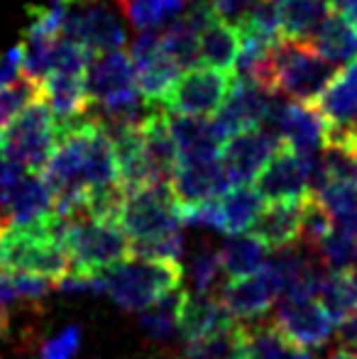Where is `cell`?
<instances>
[{
	"mask_svg": "<svg viewBox=\"0 0 357 359\" xmlns=\"http://www.w3.org/2000/svg\"><path fill=\"white\" fill-rule=\"evenodd\" d=\"M10 279H13V286L18 291L20 301H42L52 293L54 288V279L42 274H34V271H10Z\"/></svg>",
	"mask_w": 357,
	"mask_h": 359,
	"instance_id": "cell-37",
	"label": "cell"
},
{
	"mask_svg": "<svg viewBox=\"0 0 357 359\" xmlns=\"http://www.w3.org/2000/svg\"><path fill=\"white\" fill-rule=\"evenodd\" d=\"M245 359H291L299 347L276 327L274 320H252L243 325Z\"/></svg>",
	"mask_w": 357,
	"mask_h": 359,
	"instance_id": "cell-27",
	"label": "cell"
},
{
	"mask_svg": "<svg viewBox=\"0 0 357 359\" xmlns=\"http://www.w3.org/2000/svg\"><path fill=\"white\" fill-rule=\"evenodd\" d=\"M281 18V34L291 42H309L333 8L328 0H274Z\"/></svg>",
	"mask_w": 357,
	"mask_h": 359,
	"instance_id": "cell-22",
	"label": "cell"
},
{
	"mask_svg": "<svg viewBox=\"0 0 357 359\" xmlns=\"http://www.w3.org/2000/svg\"><path fill=\"white\" fill-rule=\"evenodd\" d=\"M269 259V250L252 235H230L228 242L220 247V262H223V274L228 279H245L264 269Z\"/></svg>",
	"mask_w": 357,
	"mask_h": 359,
	"instance_id": "cell-21",
	"label": "cell"
},
{
	"mask_svg": "<svg viewBox=\"0 0 357 359\" xmlns=\"http://www.w3.org/2000/svg\"><path fill=\"white\" fill-rule=\"evenodd\" d=\"M149 359H172V357H149Z\"/></svg>",
	"mask_w": 357,
	"mask_h": 359,
	"instance_id": "cell-50",
	"label": "cell"
},
{
	"mask_svg": "<svg viewBox=\"0 0 357 359\" xmlns=\"http://www.w3.org/2000/svg\"><path fill=\"white\" fill-rule=\"evenodd\" d=\"M257 3L260 0H210V8H213L215 18H218L220 22L240 27Z\"/></svg>",
	"mask_w": 357,
	"mask_h": 359,
	"instance_id": "cell-38",
	"label": "cell"
},
{
	"mask_svg": "<svg viewBox=\"0 0 357 359\" xmlns=\"http://www.w3.org/2000/svg\"><path fill=\"white\" fill-rule=\"evenodd\" d=\"M316 255L323 262V266L335 271H350L353 262L357 259V240L343 230H330L328 235L321 240V245L316 247Z\"/></svg>",
	"mask_w": 357,
	"mask_h": 359,
	"instance_id": "cell-33",
	"label": "cell"
},
{
	"mask_svg": "<svg viewBox=\"0 0 357 359\" xmlns=\"http://www.w3.org/2000/svg\"><path fill=\"white\" fill-rule=\"evenodd\" d=\"M22 59H25V47L22 42L15 44L13 49L0 54V88L15 83L22 76Z\"/></svg>",
	"mask_w": 357,
	"mask_h": 359,
	"instance_id": "cell-39",
	"label": "cell"
},
{
	"mask_svg": "<svg viewBox=\"0 0 357 359\" xmlns=\"http://www.w3.org/2000/svg\"><path fill=\"white\" fill-rule=\"evenodd\" d=\"M338 64L316 54L306 42L281 39L269 52L271 90L299 103H314L338 74Z\"/></svg>",
	"mask_w": 357,
	"mask_h": 359,
	"instance_id": "cell-2",
	"label": "cell"
},
{
	"mask_svg": "<svg viewBox=\"0 0 357 359\" xmlns=\"http://www.w3.org/2000/svg\"><path fill=\"white\" fill-rule=\"evenodd\" d=\"M130 57H133L135 81H137L142 98L162 105V100L167 98V93L184 72L162 47V29H142L133 42Z\"/></svg>",
	"mask_w": 357,
	"mask_h": 359,
	"instance_id": "cell-8",
	"label": "cell"
},
{
	"mask_svg": "<svg viewBox=\"0 0 357 359\" xmlns=\"http://www.w3.org/2000/svg\"><path fill=\"white\" fill-rule=\"evenodd\" d=\"M0 156H3V140H0Z\"/></svg>",
	"mask_w": 357,
	"mask_h": 359,
	"instance_id": "cell-49",
	"label": "cell"
},
{
	"mask_svg": "<svg viewBox=\"0 0 357 359\" xmlns=\"http://www.w3.org/2000/svg\"><path fill=\"white\" fill-rule=\"evenodd\" d=\"M184 269L179 262L172 259H142V257H128L120 264L95 274L98 293L110 296L125 311H144L147 306L157 303L167 293L181 288Z\"/></svg>",
	"mask_w": 357,
	"mask_h": 359,
	"instance_id": "cell-1",
	"label": "cell"
},
{
	"mask_svg": "<svg viewBox=\"0 0 357 359\" xmlns=\"http://www.w3.org/2000/svg\"><path fill=\"white\" fill-rule=\"evenodd\" d=\"M184 293V288H179V291L167 293L157 303L140 311V327L147 332L149 340L169 342L179 332V306Z\"/></svg>",
	"mask_w": 357,
	"mask_h": 359,
	"instance_id": "cell-29",
	"label": "cell"
},
{
	"mask_svg": "<svg viewBox=\"0 0 357 359\" xmlns=\"http://www.w3.org/2000/svg\"><path fill=\"white\" fill-rule=\"evenodd\" d=\"M291 359H316V357L311 355L309 350H296V352H294V357H291Z\"/></svg>",
	"mask_w": 357,
	"mask_h": 359,
	"instance_id": "cell-46",
	"label": "cell"
},
{
	"mask_svg": "<svg viewBox=\"0 0 357 359\" xmlns=\"http://www.w3.org/2000/svg\"><path fill=\"white\" fill-rule=\"evenodd\" d=\"M39 95V83L29 79H18L15 83L0 88V130H5L34 98Z\"/></svg>",
	"mask_w": 357,
	"mask_h": 359,
	"instance_id": "cell-34",
	"label": "cell"
},
{
	"mask_svg": "<svg viewBox=\"0 0 357 359\" xmlns=\"http://www.w3.org/2000/svg\"><path fill=\"white\" fill-rule=\"evenodd\" d=\"M54 210V196L39 174H25L0 194V220L8 225H29Z\"/></svg>",
	"mask_w": 357,
	"mask_h": 359,
	"instance_id": "cell-15",
	"label": "cell"
},
{
	"mask_svg": "<svg viewBox=\"0 0 357 359\" xmlns=\"http://www.w3.org/2000/svg\"><path fill=\"white\" fill-rule=\"evenodd\" d=\"M118 225L130 240V245L152 242L159 237L181 232L177 217V201L167 181L142 186L125 194L123 208L118 213Z\"/></svg>",
	"mask_w": 357,
	"mask_h": 359,
	"instance_id": "cell-4",
	"label": "cell"
},
{
	"mask_svg": "<svg viewBox=\"0 0 357 359\" xmlns=\"http://www.w3.org/2000/svg\"><path fill=\"white\" fill-rule=\"evenodd\" d=\"M230 86H233V72H218L210 67L189 69L172 86L167 98L162 100V108L167 113L206 118L223 105L230 93Z\"/></svg>",
	"mask_w": 357,
	"mask_h": 359,
	"instance_id": "cell-6",
	"label": "cell"
},
{
	"mask_svg": "<svg viewBox=\"0 0 357 359\" xmlns=\"http://www.w3.org/2000/svg\"><path fill=\"white\" fill-rule=\"evenodd\" d=\"M201 67L218 69V72H233L235 59L240 52V32L218 18L201 32Z\"/></svg>",
	"mask_w": 357,
	"mask_h": 359,
	"instance_id": "cell-26",
	"label": "cell"
},
{
	"mask_svg": "<svg viewBox=\"0 0 357 359\" xmlns=\"http://www.w3.org/2000/svg\"><path fill=\"white\" fill-rule=\"evenodd\" d=\"M318 113L333 130H345L357 115V59L338 69L328 88L314 100Z\"/></svg>",
	"mask_w": 357,
	"mask_h": 359,
	"instance_id": "cell-19",
	"label": "cell"
},
{
	"mask_svg": "<svg viewBox=\"0 0 357 359\" xmlns=\"http://www.w3.org/2000/svg\"><path fill=\"white\" fill-rule=\"evenodd\" d=\"M64 247L72 262V271L88 276L100 274L130 257V240L118 222L90 215L72 217Z\"/></svg>",
	"mask_w": 357,
	"mask_h": 359,
	"instance_id": "cell-3",
	"label": "cell"
},
{
	"mask_svg": "<svg viewBox=\"0 0 357 359\" xmlns=\"http://www.w3.org/2000/svg\"><path fill=\"white\" fill-rule=\"evenodd\" d=\"M62 37L83 42L95 54L120 49L128 39L123 22L103 0H79V5L69 3Z\"/></svg>",
	"mask_w": 357,
	"mask_h": 359,
	"instance_id": "cell-9",
	"label": "cell"
},
{
	"mask_svg": "<svg viewBox=\"0 0 357 359\" xmlns=\"http://www.w3.org/2000/svg\"><path fill=\"white\" fill-rule=\"evenodd\" d=\"M135 29H157L184 13V0H118Z\"/></svg>",
	"mask_w": 357,
	"mask_h": 359,
	"instance_id": "cell-30",
	"label": "cell"
},
{
	"mask_svg": "<svg viewBox=\"0 0 357 359\" xmlns=\"http://www.w3.org/2000/svg\"><path fill=\"white\" fill-rule=\"evenodd\" d=\"M8 327H10V318H8V311L0 308V340L8 335Z\"/></svg>",
	"mask_w": 357,
	"mask_h": 359,
	"instance_id": "cell-45",
	"label": "cell"
},
{
	"mask_svg": "<svg viewBox=\"0 0 357 359\" xmlns=\"http://www.w3.org/2000/svg\"><path fill=\"white\" fill-rule=\"evenodd\" d=\"M340 230L357 240V181H330L314 194Z\"/></svg>",
	"mask_w": 357,
	"mask_h": 359,
	"instance_id": "cell-28",
	"label": "cell"
},
{
	"mask_svg": "<svg viewBox=\"0 0 357 359\" xmlns=\"http://www.w3.org/2000/svg\"><path fill=\"white\" fill-rule=\"evenodd\" d=\"M39 98L49 105L57 125L81 118L90 110L86 74L49 72L39 81Z\"/></svg>",
	"mask_w": 357,
	"mask_h": 359,
	"instance_id": "cell-17",
	"label": "cell"
},
{
	"mask_svg": "<svg viewBox=\"0 0 357 359\" xmlns=\"http://www.w3.org/2000/svg\"><path fill=\"white\" fill-rule=\"evenodd\" d=\"M306 44H309L316 54H321V57L328 59V62L338 64V67L357 59V29L343 18V15L335 13V10H330L328 18L318 25L314 37Z\"/></svg>",
	"mask_w": 357,
	"mask_h": 359,
	"instance_id": "cell-20",
	"label": "cell"
},
{
	"mask_svg": "<svg viewBox=\"0 0 357 359\" xmlns=\"http://www.w3.org/2000/svg\"><path fill=\"white\" fill-rule=\"evenodd\" d=\"M255 189L264 203H289V201H306L309 196H314L306 154L281 144L279 151L257 174Z\"/></svg>",
	"mask_w": 357,
	"mask_h": 359,
	"instance_id": "cell-10",
	"label": "cell"
},
{
	"mask_svg": "<svg viewBox=\"0 0 357 359\" xmlns=\"http://www.w3.org/2000/svg\"><path fill=\"white\" fill-rule=\"evenodd\" d=\"M333 230V217L328 210L321 205V201L316 196H309L304 203V220H301V242L311 250L321 245L328 232Z\"/></svg>",
	"mask_w": 357,
	"mask_h": 359,
	"instance_id": "cell-35",
	"label": "cell"
},
{
	"mask_svg": "<svg viewBox=\"0 0 357 359\" xmlns=\"http://www.w3.org/2000/svg\"><path fill=\"white\" fill-rule=\"evenodd\" d=\"M184 3H191V5H196V3H210V0H184Z\"/></svg>",
	"mask_w": 357,
	"mask_h": 359,
	"instance_id": "cell-48",
	"label": "cell"
},
{
	"mask_svg": "<svg viewBox=\"0 0 357 359\" xmlns=\"http://www.w3.org/2000/svg\"><path fill=\"white\" fill-rule=\"evenodd\" d=\"M306 201H289V203H267L255 220L252 235L267 250H284L301 240V220H304Z\"/></svg>",
	"mask_w": 357,
	"mask_h": 359,
	"instance_id": "cell-18",
	"label": "cell"
},
{
	"mask_svg": "<svg viewBox=\"0 0 357 359\" xmlns=\"http://www.w3.org/2000/svg\"><path fill=\"white\" fill-rule=\"evenodd\" d=\"M338 337H340V345L357 347V308L350 313L348 320H343L338 325Z\"/></svg>",
	"mask_w": 357,
	"mask_h": 359,
	"instance_id": "cell-41",
	"label": "cell"
},
{
	"mask_svg": "<svg viewBox=\"0 0 357 359\" xmlns=\"http://www.w3.org/2000/svg\"><path fill=\"white\" fill-rule=\"evenodd\" d=\"M276 298H279V286H276L267 264L252 276L228 279V284H223L218 291V301L225 306V311L245 323L260 320L267 316Z\"/></svg>",
	"mask_w": 357,
	"mask_h": 359,
	"instance_id": "cell-14",
	"label": "cell"
},
{
	"mask_svg": "<svg viewBox=\"0 0 357 359\" xmlns=\"http://www.w3.org/2000/svg\"><path fill=\"white\" fill-rule=\"evenodd\" d=\"M3 156L29 174H39L57 147V120L42 98H34L0 135Z\"/></svg>",
	"mask_w": 357,
	"mask_h": 359,
	"instance_id": "cell-5",
	"label": "cell"
},
{
	"mask_svg": "<svg viewBox=\"0 0 357 359\" xmlns=\"http://www.w3.org/2000/svg\"><path fill=\"white\" fill-rule=\"evenodd\" d=\"M184 359H245L243 350V325L235 323L230 330L203 340L186 342Z\"/></svg>",
	"mask_w": 357,
	"mask_h": 359,
	"instance_id": "cell-31",
	"label": "cell"
},
{
	"mask_svg": "<svg viewBox=\"0 0 357 359\" xmlns=\"http://www.w3.org/2000/svg\"><path fill=\"white\" fill-rule=\"evenodd\" d=\"M328 359H357V352H353L350 347H345V345H340V347H335V350L330 352Z\"/></svg>",
	"mask_w": 357,
	"mask_h": 359,
	"instance_id": "cell-44",
	"label": "cell"
},
{
	"mask_svg": "<svg viewBox=\"0 0 357 359\" xmlns=\"http://www.w3.org/2000/svg\"><path fill=\"white\" fill-rule=\"evenodd\" d=\"M69 3H79V0H69Z\"/></svg>",
	"mask_w": 357,
	"mask_h": 359,
	"instance_id": "cell-51",
	"label": "cell"
},
{
	"mask_svg": "<svg viewBox=\"0 0 357 359\" xmlns=\"http://www.w3.org/2000/svg\"><path fill=\"white\" fill-rule=\"evenodd\" d=\"M276 327L289 337V342L299 350L323 347L335 330V323L323 311L316 298H296L284 301L274 318Z\"/></svg>",
	"mask_w": 357,
	"mask_h": 359,
	"instance_id": "cell-13",
	"label": "cell"
},
{
	"mask_svg": "<svg viewBox=\"0 0 357 359\" xmlns=\"http://www.w3.org/2000/svg\"><path fill=\"white\" fill-rule=\"evenodd\" d=\"M79 347H81V327L69 325L59 335L44 340L39 359H76Z\"/></svg>",
	"mask_w": 357,
	"mask_h": 359,
	"instance_id": "cell-36",
	"label": "cell"
},
{
	"mask_svg": "<svg viewBox=\"0 0 357 359\" xmlns=\"http://www.w3.org/2000/svg\"><path fill=\"white\" fill-rule=\"evenodd\" d=\"M350 279H353V284L357 288V259L353 262V266H350Z\"/></svg>",
	"mask_w": 357,
	"mask_h": 359,
	"instance_id": "cell-47",
	"label": "cell"
},
{
	"mask_svg": "<svg viewBox=\"0 0 357 359\" xmlns=\"http://www.w3.org/2000/svg\"><path fill=\"white\" fill-rule=\"evenodd\" d=\"M271 93H274V90L262 88L260 83L235 79L233 76V86H230L228 98L223 100V105H220L213 113V118L208 120L215 140H218L220 144H225L228 140H233L235 135L262 128Z\"/></svg>",
	"mask_w": 357,
	"mask_h": 359,
	"instance_id": "cell-7",
	"label": "cell"
},
{
	"mask_svg": "<svg viewBox=\"0 0 357 359\" xmlns=\"http://www.w3.org/2000/svg\"><path fill=\"white\" fill-rule=\"evenodd\" d=\"M284 144L274 133L264 128H255L235 135L220 147V164L230 186H243L257 179L260 171Z\"/></svg>",
	"mask_w": 357,
	"mask_h": 359,
	"instance_id": "cell-11",
	"label": "cell"
},
{
	"mask_svg": "<svg viewBox=\"0 0 357 359\" xmlns=\"http://www.w3.org/2000/svg\"><path fill=\"white\" fill-rule=\"evenodd\" d=\"M330 8H333L338 15H343V18L357 29V0H333Z\"/></svg>",
	"mask_w": 357,
	"mask_h": 359,
	"instance_id": "cell-43",
	"label": "cell"
},
{
	"mask_svg": "<svg viewBox=\"0 0 357 359\" xmlns=\"http://www.w3.org/2000/svg\"><path fill=\"white\" fill-rule=\"evenodd\" d=\"M20 298H18V291L13 286V279H10V271H3L0 269V308L8 311L10 306H15Z\"/></svg>",
	"mask_w": 357,
	"mask_h": 359,
	"instance_id": "cell-42",
	"label": "cell"
},
{
	"mask_svg": "<svg viewBox=\"0 0 357 359\" xmlns=\"http://www.w3.org/2000/svg\"><path fill=\"white\" fill-rule=\"evenodd\" d=\"M169 189H172L177 205H198L206 201L220 198L233 186L225 179L220 154H213L179 159L172 179H169Z\"/></svg>",
	"mask_w": 357,
	"mask_h": 359,
	"instance_id": "cell-12",
	"label": "cell"
},
{
	"mask_svg": "<svg viewBox=\"0 0 357 359\" xmlns=\"http://www.w3.org/2000/svg\"><path fill=\"white\" fill-rule=\"evenodd\" d=\"M235 325V318L210 293L186 291L179 306V335L186 342L218 335Z\"/></svg>",
	"mask_w": 357,
	"mask_h": 359,
	"instance_id": "cell-16",
	"label": "cell"
},
{
	"mask_svg": "<svg viewBox=\"0 0 357 359\" xmlns=\"http://www.w3.org/2000/svg\"><path fill=\"white\" fill-rule=\"evenodd\" d=\"M316 298L335 325L348 320L350 313L357 308V288L350 279V271H335L323 266L316 286Z\"/></svg>",
	"mask_w": 357,
	"mask_h": 359,
	"instance_id": "cell-25",
	"label": "cell"
},
{
	"mask_svg": "<svg viewBox=\"0 0 357 359\" xmlns=\"http://www.w3.org/2000/svg\"><path fill=\"white\" fill-rule=\"evenodd\" d=\"M167 125H169V133H172L174 142H177L179 159L220 154V147L223 144L215 140L213 130H210V123H206L203 118L167 113Z\"/></svg>",
	"mask_w": 357,
	"mask_h": 359,
	"instance_id": "cell-24",
	"label": "cell"
},
{
	"mask_svg": "<svg viewBox=\"0 0 357 359\" xmlns=\"http://www.w3.org/2000/svg\"><path fill=\"white\" fill-rule=\"evenodd\" d=\"M223 271V262H220V250L210 245H201L198 250L191 255L189 262V279L191 291L194 293H210L213 286L218 284V276Z\"/></svg>",
	"mask_w": 357,
	"mask_h": 359,
	"instance_id": "cell-32",
	"label": "cell"
},
{
	"mask_svg": "<svg viewBox=\"0 0 357 359\" xmlns=\"http://www.w3.org/2000/svg\"><path fill=\"white\" fill-rule=\"evenodd\" d=\"M22 176H25L22 166L15 164V161L8 159V156H5V159H0V194H3V191H8L10 186H13L18 179H22Z\"/></svg>",
	"mask_w": 357,
	"mask_h": 359,
	"instance_id": "cell-40",
	"label": "cell"
},
{
	"mask_svg": "<svg viewBox=\"0 0 357 359\" xmlns=\"http://www.w3.org/2000/svg\"><path fill=\"white\" fill-rule=\"evenodd\" d=\"M220 215H223V232L225 235H243L250 232L255 220L260 217L264 208L262 196L250 184L233 186L218 198Z\"/></svg>",
	"mask_w": 357,
	"mask_h": 359,
	"instance_id": "cell-23",
	"label": "cell"
}]
</instances>
